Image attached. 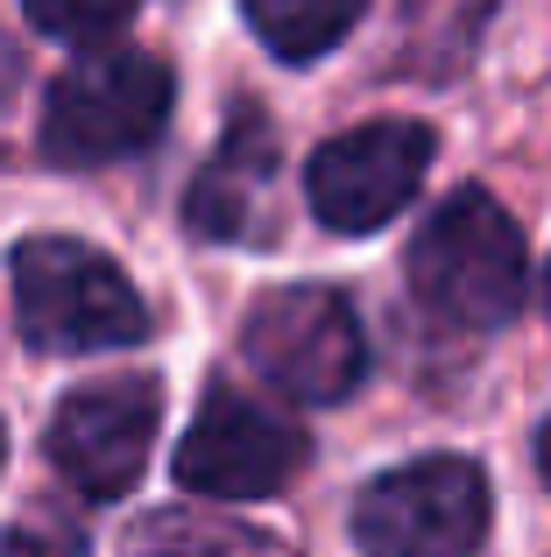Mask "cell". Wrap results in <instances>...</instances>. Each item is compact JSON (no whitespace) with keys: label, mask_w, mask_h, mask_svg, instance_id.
<instances>
[{"label":"cell","mask_w":551,"mask_h":557,"mask_svg":"<svg viewBox=\"0 0 551 557\" xmlns=\"http://www.w3.org/2000/svg\"><path fill=\"white\" fill-rule=\"evenodd\" d=\"M360 8L368 0H241L248 28L283 64H318L326 50H340V36L360 22Z\"/></svg>","instance_id":"30bf717a"},{"label":"cell","mask_w":551,"mask_h":557,"mask_svg":"<svg viewBox=\"0 0 551 557\" xmlns=\"http://www.w3.org/2000/svg\"><path fill=\"white\" fill-rule=\"evenodd\" d=\"M28 22L42 36H64V42H99L135 14V0H22Z\"/></svg>","instance_id":"8fae6325"},{"label":"cell","mask_w":551,"mask_h":557,"mask_svg":"<svg viewBox=\"0 0 551 557\" xmlns=\"http://www.w3.org/2000/svg\"><path fill=\"white\" fill-rule=\"evenodd\" d=\"M14 325L36 354H113L149 339V304L99 247L71 233H36L8 261Z\"/></svg>","instance_id":"7a4b0ae2"},{"label":"cell","mask_w":551,"mask_h":557,"mask_svg":"<svg viewBox=\"0 0 551 557\" xmlns=\"http://www.w3.org/2000/svg\"><path fill=\"white\" fill-rule=\"evenodd\" d=\"M276 170H283V149H276V127L262 113H241L234 135L212 149V163L198 170L192 198V233L206 240H269V205H276Z\"/></svg>","instance_id":"9c48e42d"},{"label":"cell","mask_w":551,"mask_h":557,"mask_svg":"<svg viewBox=\"0 0 551 557\" xmlns=\"http://www.w3.org/2000/svg\"><path fill=\"white\" fill-rule=\"evenodd\" d=\"M8 557H78V536H71V530H57L50 544H42L36 530H22V536L8 544Z\"/></svg>","instance_id":"7c38bea8"},{"label":"cell","mask_w":551,"mask_h":557,"mask_svg":"<svg viewBox=\"0 0 551 557\" xmlns=\"http://www.w3.org/2000/svg\"><path fill=\"white\" fill-rule=\"evenodd\" d=\"M544 311H551V261H544Z\"/></svg>","instance_id":"5bb4252c"},{"label":"cell","mask_w":551,"mask_h":557,"mask_svg":"<svg viewBox=\"0 0 551 557\" xmlns=\"http://www.w3.org/2000/svg\"><path fill=\"white\" fill-rule=\"evenodd\" d=\"M241 354L290 403H346L368 374V339H360L354 304L326 283H283L255 297L248 325H241Z\"/></svg>","instance_id":"5b68a950"},{"label":"cell","mask_w":551,"mask_h":557,"mask_svg":"<svg viewBox=\"0 0 551 557\" xmlns=\"http://www.w3.org/2000/svg\"><path fill=\"white\" fill-rule=\"evenodd\" d=\"M488 522H495L488 473L460 451L389 466L354 494L360 557H481Z\"/></svg>","instance_id":"277c9868"},{"label":"cell","mask_w":551,"mask_h":557,"mask_svg":"<svg viewBox=\"0 0 551 557\" xmlns=\"http://www.w3.org/2000/svg\"><path fill=\"white\" fill-rule=\"evenodd\" d=\"M538 473H544V487H551V417L538 423Z\"/></svg>","instance_id":"4fadbf2b"},{"label":"cell","mask_w":551,"mask_h":557,"mask_svg":"<svg viewBox=\"0 0 551 557\" xmlns=\"http://www.w3.org/2000/svg\"><path fill=\"white\" fill-rule=\"evenodd\" d=\"M411 297L453 332H495L524 311L530 289V255L502 198L481 184H460L453 198L431 205V219L411 240Z\"/></svg>","instance_id":"6da1fadb"},{"label":"cell","mask_w":551,"mask_h":557,"mask_svg":"<svg viewBox=\"0 0 551 557\" xmlns=\"http://www.w3.org/2000/svg\"><path fill=\"white\" fill-rule=\"evenodd\" d=\"M425 170H431L425 121H360L311 149L304 198H311V219L332 233H382L417 198Z\"/></svg>","instance_id":"8992f818"},{"label":"cell","mask_w":551,"mask_h":557,"mask_svg":"<svg viewBox=\"0 0 551 557\" xmlns=\"http://www.w3.org/2000/svg\"><path fill=\"white\" fill-rule=\"evenodd\" d=\"M170 99H177V78H170L163 57L107 42V50H85L78 64L50 85L36 141L57 170L121 163V156L149 149L170 127Z\"/></svg>","instance_id":"3957f363"},{"label":"cell","mask_w":551,"mask_h":557,"mask_svg":"<svg viewBox=\"0 0 551 557\" xmlns=\"http://www.w3.org/2000/svg\"><path fill=\"white\" fill-rule=\"evenodd\" d=\"M156 423H163V395H156L149 374L71 388L50 417V466L85 502H121L149 466Z\"/></svg>","instance_id":"ba28073f"},{"label":"cell","mask_w":551,"mask_h":557,"mask_svg":"<svg viewBox=\"0 0 551 557\" xmlns=\"http://www.w3.org/2000/svg\"><path fill=\"white\" fill-rule=\"evenodd\" d=\"M0 466H8V423H0Z\"/></svg>","instance_id":"9a60e30c"},{"label":"cell","mask_w":551,"mask_h":557,"mask_svg":"<svg viewBox=\"0 0 551 557\" xmlns=\"http://www.w3.org/2000/svg\"><path fill=\"white\" fill-rule=\"evenodd\" d=\"M297 466H304L297 423L276 417L269 403H255V395H241V388H212L206 403H198L170 473H177V487L198 494V502H269L276 487H290Z\"/></svg>","instance_id":"52a82bcc"}]
</instances>
